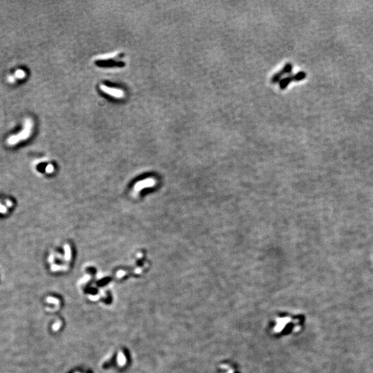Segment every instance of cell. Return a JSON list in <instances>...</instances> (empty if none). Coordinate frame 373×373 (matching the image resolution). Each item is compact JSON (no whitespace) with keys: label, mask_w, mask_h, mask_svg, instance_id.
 Returning <instances> with one entry per match:
<instances>
[{"label":"cell","mask_w":373,"mask_h":373,"mask_svg":"<svg viewBox=\"0 0 373 373\" xmlns=\"http://www.w3.org/2000/svg\"><path fill=\"white\" fill-rule=\"evenodd\" d=\"M0 213H7V208L6 206L1 205L0 203Z\"/></svg>","instance_id":"obj_6"},{"label":"cell","mask_w":373,"mask_h":373,"mask_svg":"<svg viewBox=\"0 0 373 373\" xmlns=\"http://www.w3.org/2000/svg\"><path fill=\"white\" fill-rule=\"evenodd\" d=\"M292 81H293L292 75V76H288L286 77V78H282V79L281 80V81L279 82V87H280V89L281 90H285Z\"/></svg>","instance_id":"obj_2"},{"label":"cell","mask_w":373,"mask_h":373,"mask_svg":"<svg viewBox=\"0 0 373 373\" xmlns=\"http://www.w3.org/2000/svg\"><path fill=\"white\" fill-rule=\"evenodd\" d=\"M292 69H293V65L291 63H287L283 68L281 69V72L282 73L283 75L290 74V73H292Z\"/></svg>","instance_id":"obj_4"},{"label":"cell","mask_w":373,"mask_h":373,"mask_svg":"<svg viewBox=\"0 0 373 373\" xmlns=\"http://www.w3.org/2000/svg\"><path fill=\"white\" fill-rule=\"evenodd\" d=\"M100 89L106 94L116 98H121L124 96V92L121 89L109 87L105 85H100Z\"/></svg>","instance_id":"obj_1"},{"label":"cell","mask_w":373,"mask_h":373,"mask_svg":"<svg viewBox=\"0 0 373 373\" xmlns=\"http://www.w3.org/2000/svg\"><path fill=\"white\" fill-rule=\"evenodd\" d=\"M6 205L7 207H11L13 206V202L10 200H6Z\"/></svg>","instance_id":"obj_7"},{"label":"cell","mask_w":373,"mask_h":373,"mask_svg":"<svg viewBox=\"0 0 373 373\" xmlns=\"http://www.w3.org/2000/svg\"><path fill=\"white\" fill-rule=\"evenodd\" d=\"M306 73H305V71H299L297 73L292 75V78H293V81L295 82H299L301 81V80H303L306 78Z\"/></svg>","instance_id":"obj_3"},{"label":"cell","mask_w":373,"mask_h":373,"mask_svg":"<svg viewBox=\"0 0 373 373\" xmlns=\"http://www.w3.org/2000/svg\"><path fill=\"white\" fill-rule=\"evenodd\" d=\"M283 76V75L282 74V73L281 72V71H279V72H277L276 73H275L274 75V76H272V80H271L272 83V84L279 83V82L281 81V80L282 79Z\"/></svg>","instance_id":"obj_5"},{"label":"cell","mask_w":373,"mask_h":373,"mask_svg":"<svg viewBox=\"0 0 373 373\" xmlns=\"http://www.w3.org/2000/svg\"><path fill=\"white\" fill-rule=\"evenodd\" d=\"M52 169H53V167H52L50 166V165H49V166L47 167V168H46V171L50 172V171H52Z\"/></svg>","instance_id":"obj_8"}]
</instances>
